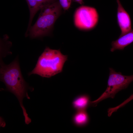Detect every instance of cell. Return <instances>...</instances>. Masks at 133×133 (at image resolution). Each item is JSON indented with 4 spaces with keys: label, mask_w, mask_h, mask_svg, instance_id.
Listing matches in <instances>:
<instances>
[{
    "label": "cell",
    "mask_w": 133,
    "mask_h": 133,
    "mask_svg": "<svg viewBox=\"0 0 133 133\" xmlns=\"http://www.w3.org/2000/svg\"><path fill=\"white\" fill-rule=\"evenodd\" d=\"M99 19L98 14L95 8L83 5L77 9L74 17L75 26L79 29L86 31L90 30L95 27Z\"/></svg>",
    "instance_id": "cell-5"
},
{
    "label": "cell",
    "mask_w": 133,
    "mask_h": 133,
    "mask_svg": "<svg viewBox=\"0 0 133 133\" xmlns=\"http://www.w3.org/2000/svg\"><path fill=\"white\" fill-rule=\"evenodd\" d=\"M67 56L61 53L60 49L53 50L46 47L39 57L34 68L28 73L49 78L63 71Z\"/></svg>",
    "instance_id": "cell-2"
},
{
    "label": "cell",
    "mask_w": 133,
    "mask_h": 133,
    "mask_svg": "<svg viewBox=\"0 0 133 133\" xmlns=\"http://www.w3.org/2000/svg\"><path fill=\"white\" fill-rule=\"evenodd\" d=\"M107 86L105 91L96 100L91 101V106H96L101 101L106 99L114 98L116 94L121 90L126 88L133 81V74L130 76L122 75L110 68Z\"/></svg>",
    "instance_id": "cell-3"
},
{
    "label": "cell",
    "mask_w": 133,
    "mask_h": 133,
    "mask_svg": "<svg viewBox=\"0 0 133 133\" xmlns=\"http://www.w3.org/2000/svg\"><path fill=\"white\" fill-rule=\"evenodd\" d=\"M72 121L77 127H82L86 126L89 123V118L86 110L76 111L72 116Z\"/></svg>",
    "instance_id": "cell-10"
},
{
    "label": "cell",
    "mask_w": 133,
    "mask_h": 133,
    "mask_svg": "<svg viewBox=\"0 0 133 133\" xmlns=\"http://www.w3.org/2000/svg\"><path fill=\"white\" fill-rule=\"evenodd\" d=\"M61 10L60 8L49 14L39 15L36 22L25 34V36H28L32 38H35L48 35L60 15Z\"/></svg>",
    "instance_id": "cell-4"
},
{
    "label": "cell",
    "mask_w": 133,
    "mask_h": 133,
    "mask_svg": "<svg viewBox=\"0 0 133 133\" xmlns=\"http://www.w3.org/2000/svg\"><path fill=\"white\" fill-rule=\"evenodd\" d=\"M30 11V16L27 29L25 33L28 32L32 26L33 18L38 11L43 7L56 1V0H26Z\"/></svg>",
    "instance_id": "cell-7"
},
{
    "label": "cell",
    "mask_w": 133,
    "mask_h": 133,
    "mask_svg": "<svg viewBox=\"0 0 133 133\" xmlns=\"http://www.w3.org/2000/svg\"><path fill=\"white\" fill-rule=\"evenodd\" d=\"M133 99V94L131 95L127 99L125 100L123 102L118 106L115 107V108L116 110H118L119 109L123 107L129 102Z\"/></svg>",
    "instance_id": "cell-12"
},
{
    "label": "cell",
    "mask_w": 133,
    "mask_h": 133,
    "mask_svg": "<svg viewBox=\"0 0 133 133\" xmlns=\"http://www.w3.org/2000/svg\"><path fill=\"white\" fill-rule=\"evenodd\" d=\"M0 79L5 84L7 90L14 94L18 99L21 107L24 117L25 122H30L31 119L28 116L23 105V100L26 97L30 99L27 91H33L29 87L22 75L17 59H16L8 65L0 63Z\"/></svg>",
    "instance_id": "cell-1"
},
{
    "label": "cell",
    "mask_w": 133,
    "mask_h": 133,
    "mask_svg": "<svg viewBox=\"0 0 133 133\" xmlns=\"http://www.w3.org/2000/svg\"><path fill=\"white\" fill-rule=\"evenodd\" d=\"M74 1L78 3L79 4L82 5L83 3V0H73Z\"/></svg>",
    "instance_id": "cell-13"
},
{
    "label": "cell",
    "mask_w": 133,
    "mask_h": 133,
    "mask_svg": "<svg viewBox=\"0 0 133 133\" xmlns=\"http://www.w3.org/2000/svg\"><path fill=\"white\" fill-rule=\"evenodd\" d=\"M133 42V30L120 36L116 40L113 41L110 50L113 52L116 50H122Z\"/></svg>",
    "instance_id": "cell-8"
},
{
    "label": "cell",
    "mask_w": 133,
    "mask_h": 133,
    "mask_svg": "<svg viewBox=\"0 0 133 133\" xmlns=\"http://www.w3.org/2000/svg\"><path fill=\"white\" fill-rule=\"evenodd\" d=\"M59 4L65 10H67L70 7L71 0H59Z\"/></svg>",
    "instance_id": "cell-11"
},
{
    "label": "cell",
    "mask_w": 133,
    "mask_h": 133,
    "mask_svg": "<svg viewBox=\"0 0 133 133\" xmlns=\"http://www.w3.org/2000/svg\"><path fill=\"white\" fill-rule=\"evenodd\" d=\"M90 97L86 94L79 95L76 97L72 103L73 107L76 111L86 110L90 106Z\"/></svg>",
    "instance_id": "cell-9"
},
{
    "label": "cell",
    "mask_w": 133,
    "mask_h": 133,
    "mask_svg": "<svg viewBox=\"0 0 133 133\" xmlns=\"http://www.w3.org/2000/svg\"><path fill=\"white\" fill-rule=\"evenodd\" d=\"M118 6L117 14L118 24L121 31L119 36L131 32L132 30L130 16L122 5L119 0H116Z\"/></svg>",
    "instance_id": "cell-6"
}]
</instances>
